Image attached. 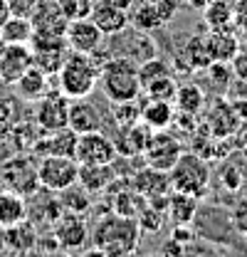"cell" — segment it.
I'll use <instances>...</instances> for the list:
<instances>
[{
    "label": "cell",
    "instance_id": "cell-1",
    "mask_svg": "<svg viewBox=\"0 0 247 257\" xmlns=\"http://www.w3.org/2000/svg\"><path fill=\"white\" fill-rule=\"evenodd\" d=\"M141 240V230L136 218H124L116 213H109L99 218L92 230V250L101 257H129L136 252Z\"/></svg>",
    "mask_w": 247,
    "mask_h": 257
},
{
    "label": "cell",
    "instance_id": "cell-2",
    "mask_svg": "<svg viewBox=\"0 0 247 257\" xmlns=\"http://www.w3.org/2000/svg\"><path fill=\"white\" fill-rule=\"evenodd\" d=\"M99 87L109 99V104L136 101L141 96L139 64L124 55H114L99 72Z\"/></svg>",
    "mask_w": 247,
    "mask_h": 257
},
{
    "label": "cell",
    "instance_id": "cell-3",
    "mask_svg": "<svg viewBox=\"0 0 247 257\" xmlns=\"http://www.w3.org/2000/svg\"><path fill=\"white\" fill-rule=\"evenodd\" d=\"M99 72L101 69L94 64V60L89 55L69 50L67 60H64V64L57 72L60 92L67 99H87L96 89V84H99Z\"/></svg>",
    "mask_w": 247,
    "mask_h": 257
},
{
    "label": "cell",
    "instance_id": "cell-4",
    "mask_svg": "<svg viewBox=\"0 0 247 257\" xmlns=\"http://www.w3.org/2000/svg\"><path fill=\"white\" fill-rule=\"evenodd\" d=\"M168 178H171V191L188 193L198 200L205 198L210 191V166L200 154L183 151L181 159L168 171Z\"/></svg>",
    "mask_w": 247,
    "mask_h": 257
},
{
    "label": "cell",
    "instance_id": "cell-5",
    "mask_svg": "<svg viewBox=\"0 0 247 257\" xmlns=\"http://www.w3.org/2000/svg\"><path fill=\"white\" fill-rule=\"evenodd\" d=\"M37 178H40V188L60 193L77 183V178H79V163H77V159H72V156H40Z\"/></svg>",
    "mask_w": 247,
    "mask_h": 257
},
{
    "label": "cell",
    "instance_id": "cell-6",
    "mask_svg": "<svg viewBox=\"0 0 247 257\" xmlns=\"http://www.w3.org/2000/svg\"><path fill=\"white\" fill-rule=\"evenodd\" d=\"M0 186L5 191H13L23 198H30L35 191H40V178H37V166L28 156H15L5 161L0 168Z\"/></svg>",
    "mask_w": 247,
    "mask_h": 257
},
{
    "label": "cell",
    "instance_id": "cell-7",
    "mask_svg": "<svg viewBox=\"0 0 247 257\" xmlns=\"http://www.w3.org/2000/svg\"><path fill=\"white\" fill-rule=\"evenodd\" d=\"M35 124L42 134H52V131H62L69 128V104L72 99L57 92H47L35 101Z\"/></svg>",
    "mask_w": 247,
    "mask_h": 257
},
{
    "label": "cell",
    "instance_id": "cell-8",
    "mask_svg": "<svg viewBox=\"0 0 247 257\" xmlns=\"http://www.w3.org/2000/svg\"><path fill=\"white\" fill-rule=\"evenodd\" d=\"M181 154H183V144L173 134H168V128H161V131H151L141 159L151 168L171 171L173 163L181 159Z\"/></svg>",
    "mask_w": 247,
    "mask_h": 257
},
{
    "label": "cell",
    "instance_id": "cell-9",
    "mask_svg": "<svg viewBox=\"0 0 247 257\" xmlns=\"http://www.w3.org/2000/svg\"><path fill=\"white\" fill-rule=\"evenodd\" d=\"M116 149L114 141L104 131H89L77 136V149L74 159L79 166H94V163H114L116 161Z\"/></svg>",
    "mask_w": 247,
    "mask_h": 257
},
{
    "label": "cell",
    "instance_id": "cell-10",
    "mask_svg": "<svg viewBox=\"0 0 247 257\" xmlns=\"http://www.w3.org/2000/svg\"><path fill=\"white\" fill-rule=\"evenodd\" d=\"M64 40L69 45L72 52H82V55H92L94 50H99L104 45V32L92 23V18H79V20H69Z\"/></svg>",
    "mask_w": 247,
    "mask_h": 257
},
{
    "label": "cell",
    "instance_id": "cell-11",
    "mask_svg": "<svg viewBox=\"0 0 247 257\" xmlns=\"http://www.w3.org/2000/svg\"><path fill=\"white\" fill-rule=\"evenodd\" d=\"M52 235L60 242L62 250L72 252L87 245L89 240V227L84 223V215H74V213H62L60 220L52 225Z\"/></svg>",
    "mask_w": 247,
    "mask_h": 257
},
{
    "label": "cell",
    "instance_id": "cell-12",
    "mask_svg": "<svg viewBox=\"0 0 247 257\" xmlns=\"http://www.w3.org/2000/svg\"><path fill=\"white\" fill-rule=\"evenodd\" d=\"M30 67H32L30 45H8L5 52L0 55V82L13 87Z\"/></svg>",
    "mask_w": 247,
    "mask_h": 257
},
{
    "label": "cell",
    "instance_id": "cell-13",
    "mask_svg": "<svg viewBox=\"0 0 247 257\" xmlns=\"http://www.w3.org/2000/svg\"><path fill=\"white\" fill-rule=\"evenodd\" d=\"M131 188L144 195L146 200L151 198H161V195H168L171 193V178H168V171H158V168H151V166H141L134 176H131Z\"/></svg>",
    "mask_w": 247,
    "mask_h": 257
},
{
    "label": "cell",
    "instance_id": "cell-14",
    "mask_svg": "<svg viewBox=\"0 0 247 257\" xmlns=\"http://www.w3.org/2000/svg\"><path fill=\"white\" fill-rule=\"evenodd\" d=\"M62 210L60 198H55V193L47 191V188H40L30 195V203H28V220L35 225H52L60 220Z\"/></svg>",
    "mask_w": 247,
    "mask_h": 257
},
{
    "label": "cell",
    "instance_id": "cell-15",
    "mask_svg": "<svg viewBox=\"0 0 247 257\" xmlns=\"http://www.w3.org/2000/svg\"><path fill=\"white\" fill-rule=\"evenodd\" d=\"M240 126H242V119H240L235 104L217 99L215 106L208 111V134L215 139H230Z\"/></svg>",
    "mask_w": 247,
    "mask_h": 257
},
{
    "label": "cell",
    "instance_id": "cell-16",
    "mask_svg": "<svg viewBox=\"0 0 247 257\" xmlns=\"http://www.w3.org/2000/svg\"><path fill=\"white\" fill-rule=\"evenodd\" d=\"M89 18H92L94 25L104 32V37H114V35L124 32L129 25H131V23H129V13L121 10L119 5L109 3V0L94 3L92 15H89Z\"/></svg>",
    "mask_w": 247,
    "mask_h": 257
},
{
    "label": "cell",
    "instance_id": "cell-17",
    "mask_svg": "<svg viewBox=\"0 0 247 257\" xmlns=\"http://www.w3.org/2000/svg\"><path fill=\"white\" fill-rule=\"evenodd\" d=\"M30 20L35 32H45V35H64L67 23H69L60 10L57 0H40L37 8L32 10Z\"/></svg>",
    "mask_w": 247,
    "mask_h": 257
},
{
    "label": "cell",
    "instance_id": "cell-18",
    "mask_svg": "<svg viewBox=\"0 0 247 257\" xmlns=\"http://www.w3.org/2000/svg\"><path fill=\"white\" fill-rule=\"evenodd\" d=\"M104 116L99 106H94L89 99H72L69 104V128L74 134H89V131H101Z\"/></svg>",
    "mask_w": 247,
    "mask_h": 257
},
{
    "label": "cell",
    "instance_id": "cell-19",
    "mask_svg": "<svg viewBox=\"0 0 247 257\" xmlns=\"http://www.w3.org/2000/svg\"><path fill=\"white\" fill-rule=\"evenodd\" d=\"M149 136H151V128L139 121V124H134V126H129V128H116V134L111 136V141H114V149H116L119 156L131 159V156H141L144 154Z\"/></svg>",
    "mask_w": 247,
    "mask_h": 257
},
{
    "label": "cell",
    "instance_id": "cell-20",
    "mask_svg": "<svg viewBox=\"0 0 247 257\" xmlns=\"http://www.w3.org/2000/svg\"><path fill=\"white\" fill-rule=\"evenodd\" d=\"M77 136L72 128H62L45 134L40 141H35L32 151L35 156H72L74 159V149H77Z\"/></svg>",
    "mask_w": 247,
    "mask_h": 257
},
{
    "label": "cell",
    "instance_id": "cell-21",
    "mask_svg": "<svg viewBox=\"0 0 247 257\" xmlns=\"http://www.w3.org/2000/svg\"><path fill=\"white\" fill-rule=\"evenodd\" d=\"M116 168L114 163H94V166H79V178L77 183L84 188V191L94 193H104L111 188V183L116 181Z\"/></svg>",
    "mask_w": 247,
    "mask_h": 257
},
{
    "label": "cell",
    "instance_id": "cell-22",
    "mask_svg": "<svg viewBox=\"0 0 247 257\" xmlns=\"http://www.w3.org/2000/svg\"><path fill=\"white\" fill-rule=\"evenodd\" d=\"M119 35L126 40V42L121 45V50H124L121 55L124 57L134 60L136 64H144V62H149L151 57H156V52H158V50H156V42L151 40V35H149V32H141V30H136V28L129 32V28H126V30L119 32Z\"/></svg>",
    "mask_w": 247,
    "mask_h": 257
},
{
    "label": "cell",
    "instance_id": "cell-23",
    "mask_svg": "<svg viewBox=\"0 0 247 257\" xmlns=\"http://www.w3.org/2000/svg\"><path fill=\"white\" fill-rule=\"evenodd\" d=\"M176 119V106L173 101H163V99H144L141 101V124L151 128V131H161L168 128Z\"/></svg>",
    "mask_w": 247,
    "mask_h": 257
},
{
    "label": "cell",
    "instance_id": "cell-24",
    "mask_svg": "<svg viewBox=\"0 0 247 257\" xmlns=\"http://www.w3.org/2000/svg\"><path fill=\"white\" fill-rule=\"evenodd\" d=\"M198 215V198L188 195V193L171 191L168 193V203H166V218L173 225H193Z\"/></svg>",
    "mask_w": 247,
    "mask_h": 257
},
{
    "label": "cell",
    "instance_id": "cell-25",
    "mask_svg": "<svg viewBox=\"0 0 247 257\" xmlns=\"http://www.w3.org/2000/svg\"><path fill=\"white\" fill-rule=\"evenodd\" d=\"M178 60L185 64L188 72H203V69H208L213 64V57H210V50H208L205 37H200V35L188 37L183 50L178 52Z\"/></svg>",
    "mask_w": 247,
    "mask_h": 257
},
{
    "label": "cell",
    "instance_id": "cell-26",
    "mask_svg": "<svg viewBox=\"0 0 247 257\" xmlns=\"http://www.w3.org/2000/svg\"><path fill=\"white\" fill-rule=\"evenodd\" d=\"M13 87L18 89L20 99H25V101H37L40 96H45L50 92V74L32 64L30 69H28Z\"/></svg>",
    "mask_w": 247,
    "mask_h": 257
},
{
    "label": "cell",
    "instance_id": "cell-27",
    "mask_svg": "<svg viewBox=\"0 0 247 257\" xmlns=\"http://www.w3.org/2000/svg\"><path fill=\"white\" fill-rule=\"evenodd\" d=\"M208 42V50H210V57L213 62H227L240 52V40L232 30H210V35L205 37Z\"/></svg>",
    "mask_w": 247,
    "mask_h": 257
},
{
    "label": "cell",
    "instance_id": "cell-28",
    "mask_svg": "<svg viewBox=\"0 0 247 257\" xmlns=\"http://www.w3.org/2000/svg\"><path fill=\"white\" fill-rule=\"evenodd\" d=\"M3 242L15 252H32L37 247V225L30 220H23V223L5 227Z\"/></svg>",
    "mask_w": 247,
    "mask_h": 257
},
{
    "label": "cell",
    "instance_id": "cell-29",
    "mask_svg": "<svg viewBox=\"0 0 247 257\" xmlns=\"http://www.w3.org/2000/svg\"><path fill=\"white\" fill-rule=\"evenodd\" d=\"M28 220V200L13 191H0V227H10Z\"/></svg>",
    "mask_w": 247,
    "mask_h": 257
},
{
    "label": "cell",
    "instance_id": "cell-30",
    "mask_svg": "<svg viewBox=\"0 0 247 257\" xmlns=\"http://www.w3.org/2000/svg\"><path fill=\"white\" fill-rule=\"evenodd\" d=\"M129 23L141 32H154L166 25L161 20V15H158L156 3H149V0H139L134 5V10H129Z\"/></svg>",
    "mask_w": 247,
    "mask_h": 257
},
{
    "label": "cell",
    "instance_id": "cell-31",
    "mask_svg": "<svg viewBox=\"0 0 247 257\" xmlns=\"http://www.w3.org/2000/svg\"><path fill=\"white\" fill-rule=\"evenodd\" d=\"M173 106L176 111H183V114H200L203 106H205V92L203 87L198 84H181L176 89V96H173Z\"/></svg>",
    "mask_w": 247,
    "mask_h": 257
},
{
    "label": "cell",
    "instance_id": "cell-32",
    "mask_svg": "<svg viewBox=\"0 0 247 257\" xmlns=\"http://www.w3.org/2000/svg\"><path fill=\"white\" fill-rule=\"evenodd\" d=\"M32 20L30 18H25V15H10L8 18V23L0 28V35H3V40L8 42V45H30L32 40Z\"/></svg>",
    "mask_w": 247,
    "mask_h": 257
},
{
    "label": "cell",
    "instance_id": "cell-33",
    "mask_svg": "<svg viewBox=\"0 0 247 257\" xmlns=\"http://www.w3.org/2000/svg\"><path fill=\"white\" fill-rule=\"evenodd\" d=\"M60 203L64 213H74V215H87L92 210V193L84 191L79 183L69 186L60 191Z\"/></svg>",
    "mask_w": 247,
    "mask_h": 257
},
{
    "label": "cell",
    "instance_id": "cell-34",
    "mask_svg": "<svg viewBox=\"0 0 247 257\" xmlns=\"http://www.w3.org/2000/svg\"><path fill=\"white\" fill-rule=\"evenodd\" d=\"M203 18L208 30H230L232 23V5L230 3H220V0H208L203 8Z\"/></svg>",
    "mask_w": 247,
    "mask_h": 257
},
{
    "label": "cell",
    "instance_id": "cell-35",
    "mask_svg": "<svg viewBox=\"0 0 247 257\" xmlns=\"http://www.w3.org/2000/svg\"><path fill=\"white\" fill-rule=\"evenodd\" d=\"M168 74H173V67L166 62L163 57H151L149 62L139 64V79H141V89L144 87H149L151 82L156 79H163V77H168Z\"/></svg>",
    "mask_w": 247,
    "mask_h": 257
},
{
    "label": "cell",
    "instance_id": "cell-36",
    "mask_svg": "<svg viewBox=\"0 0 247 257\" xmlns=\"http://www.w3.org/2000/svg\"><path fill=\"white\" fill-rule=\"evenodd\" d=\"M114 106V121L116 128H129L141 121V96L136 101H124V104H111Z\"/></svg>",
    "mask_w": 247,
    "mask_h": 257
},
{
    "label": "cell",
    "instance_id": "cell-37",
    "mask_svg": "<svg viewBox=\"0 0 247 257\" xmlns=\"http://www.w3.org/2000/svg\"><path fill=\"white\" fill-rule=\"evenodd\" d=\"M163 220H166V210L151 205L149 200L144 203V208L139 210L136 215V223H139V230L141 232H158L163 227Z\"/></svg>",
    "mask_w": 247,
    "mask_h": 257
},
{
    "label": "cell",
    "instance_id": "cell-38",
    "mask_svg": "<svg viewBox=\"0 0 247 257\" xmlns=\"http://www.w3.org/2000/svg\"><path fill=\"white\" fill-rule=\"evenodd\" d=\"M176 89H178V84H176V74H168V77H163V79H156V82H151L149 87H144V89H141V94L149 96V99L173 101Z\"/></svg>",
    "mask_w": 247,
    "mask_h": 257
},
{
    "label": "cell",
    "instance_id": "cell-39",
    "mask_svg": "<svg viewBox=\"0 0 247 257\" xmlns=\"http://www.w3.org/2000/svg\"><path fill=\"white\" fill-rule=\"evenodd\" d=\"M217 181L225 191H237L245 181V173L235 166V163H222L220 171H217Z\"/></svg>",
    "mask_w": 247,
    "mask_h": 257
},
{
    "label": "cell",
    "instance_id": "cell-40",
    "mask_svg": "<svg viewBox=\"0 0 247 257\" xmlns=\"http://www.w3.org/2000/svg\"><path fill=\"white\" fill-rule=\"evenodd\" d=\"M60 10L64 13L67 20H79V18H89L94 8V0H57Z\"/></svg>",
    "mask_w": 247,
    "mask_h": 257
},
{
    "label": "cell",
    "instance_id": "cell-41",
    "mask_svg": "<svg viewBox=\"0 0 247 257\" xmlns=\"http://www.w3.org/2000/svg\"><path fill=\"white\" fill-rule=\"evenodd\" d=\"M230 220H232V227H235L237 232L247 235V200H240V203L232 208Z\"/></svg>",
    "mask_w": 247,
    "mask_h": 257
},
{
    "label": "cell",
    "instance_id": "cell-42",
    "mask_svg": "<svg viewBox=\"0 0 247 257\" xmlns=\"http://www.w3.org/2000/svg\"><path fill=\"white\" fill-rule=\"evenodd\" d=\"M161 257H188V247H185L181 240H176V237H171V240H166L163 242V247H161Z\"/></svg>",
    "mask_w": 247,
    "mask_h": 257
},
{
    "label": "cell",
    "instance_id": "cell-43",
    "mask_svg": "<svg viewBox=\"0 0 247 257\" xmlns=\"http://www.w3.org/2000/svg\"><path fill=\"white\" fill-rule=\"evenodd\" d=\"M230 69L237 79H245L247 82V50H240L232 60H230Z\"/></svg>",
    "mask_w": 247,
    "mask_h": 257
},
{
    "label": "cell",
    "instance_id": "cell-44",
    "mask_svg": "<svg viewBox=\"0 0 247 257\" xmlns=\"http://www.w3.org/2000/svg\"><path fill=\"white\" fill-rule=\"evenodd\" d=\"M232 23L240 30H247V0H235V5H232Z\"/></svg>",
    "mask_w": 247,
    "mask_h": 257
},
{
    "label": "cell",
    "instance_id": "cell-45",
    "mask_svg": "<svg viewBox=\"0 0 247 257\" xmlns=\"http://www.w3.org/2000/svg\"><path fill=\"white\" fill-rule=\"evenodd\" d=\"M37 3H40V0H10V8H13L15 15H25V18H30L32 10L37 8Z\"/></svg>",
    "mask_w": 247,
    "mask_h": 257
},
{
    "label": "cell",
    "instance_id": "cell-46",
    "mask_svg": "<svg viewBox=\"0 0 247 257\" xmlns=\"http://www.w3.org/2000/svg\"><path fill=\"white\" fill-rule=\"evenodd\" d=\"M230 96H235V99H242V101H247V82L245 79H235L232 84H230V92H227Z\"/></svg>",
    "mask_w": 247,
    "mask_h": 257
},
{
    "label": "cell",
    "instance_id": "cell-47",
    "mask_svg": "<svg viewBox=\"0 0 247 257\" xmlns=\"http://www.w3.org/2000/svg\"><path fill=\"white\" fill-rule=\"evenodd\" d=\"M13 15V8H10V0H0V28L8 23V18Z\"/></svg>",
    "mask_w": 247,
    "mask_h": 257
},
{
    "label": "cell",
    "instance_id": "cell-48",
    "mask_svg": "<svg viewBox=\"0 0 247 257\" xmlns=\"http://www.w3.org/2000/svg\"><path fill=\"white\" fill-rule=\"evenodd\" d=\"M8 257H35V255H32V252H15V250H13Z\"/></svg>",
    "mask_w": 247,
    "mask_h": 257
},
{
    "label": "cell",
    "instance_id": "cell-49",
    "mask_svg": "<svg viewBox=\"0 0 247 257\" xmlns=\"http://www.w3.org/2000/svg\"><path fill=\"white\" fill-rule=\"evenodd\" d=\"M5 47H8V42H5V40H3V35H0V55L5 52Z\"/></svg>",
    "mask_w": 247,
    "mask_h": 257
},
{
    "label": "cell",
    "instance_id": "cell-50",
    "mask_svg": "<svg viewBox=\"0 0 247 257\" xmlns=\"http://www.w3.org/2000/svg\"><path fill=\"white\" fill-rule=\"evenodd\" d=\"M220 3H230V5H235V0H220Z\"/></svg>",
    "mask_w": 247,
    "mask_h": 257
},
{
    "label": "cell",
    "instance_id": "cell-51",
    "mask_svg": "<svg viewBox=\"0 0 247 257\" xmlns=\"http://www.w3.org/2000/svg\"><path fill=\"white\" fill-rule=\"evenodd\" d=\"M144 257H161V255H144Z\"/></svg>",
    "mask_w": 247,
    "mask_h": 257
}]
</instances>
